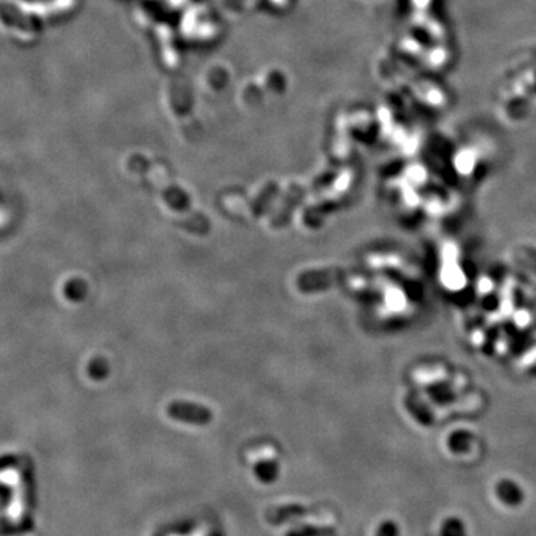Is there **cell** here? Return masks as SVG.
Masks as SVG:
<instances>
[{
    "mask_svg": "<svg viewBox=\"0 0 536 536\" xmlns=\"http://www.w3.org/2000/svg\"><path fill=\"white\" fill-rule=\"evenodd\" d=\"M169 415L176 420L192 424H208L212 420V413L208 408L188 403H173L169 407Z\"/></svg>",
    "mask_w": 536,
    "mask_h": 536,
    "instance_id": "cell-1",
    "label": "cell"
},
{
    "mask_svg": "<svg viewBox=\"0 0 536 536\" xmlns=\"http://www.w3.org/2000/svg\"><path fill=\"white\" fill-rule=\"evenodd\" d=\"M494 493H496L498 499L506 506H520L525 501L523 490H521L516 481L510 478L499 480L496 486H494Z\"/></svg>",
    "mask_w": 536,
    "mask_h": 536,
    "instance_id": "cell-2",
    "label": "cell"
},
{
    "mask_svg": "<svg viewBox=\"0 0 536 536\" xmlns=\"http://www.w3.org/2000/svg\"><path fill=\"white\" fill-rule=\"evenodd\" d=\"M472 443V436L468 432H455L450 435L448 438V447L451 451L458 453V455H462V453H466L470 450Z\"/></svg>",
    "mask_w": 536,
    "mask_h": 536,
    "instance_id": "cell-3",
    "label": "cell"
},
{
    "mask_svg": "<svg viewBox=\"0 0 536 536\" xmlns=\"http://www.w3.org/2000/svg\"><path fill=\"white\" fill-rule=\"evenodd\" d=\"M439 536H466L463 521L458 517H448L439 530Z\"/></svg>",
    "mask_w": 536,
    "mask_h": 536,
    "instance_id": "cell-4",
    "label": "cell"
},
{
    "mask_svg": "<svg viewBox=\"0 0 536 536\" xmlns=\"http://www.w3.org/2000/svg\"><path fill=\"white\" fill-rule=\"evenodd\" d=\"M256 475L263 483H271L278 477V465L273 462H264L256 466Z\"/></svg>",
    "mask_w": 536,
    "mask_h": 536,
    "instance_id": "cell-5",
    "label": "cell"
},
{
    "mask_svg": "<svg viewBox=\"0 0 536 536\" xmlns=\"http://www.w3.org/2000/svg\"><path fill=\"white\" fill-rule=\"evenodd\" d=\"M376 536H400V528L392 520H386L379 526Z\"/></svg>",
    "mask_w": 536,
    "mask_h": 536,
    "instance_id": "cell-6",
    "label": "cell"
},
{
    "mask_svg": "<svg viewBox=\"0 0 536 536\" xmlns=\"http://www.w3.org/2000/svg\"><path fill=\"white\" fill-rule=\"evenodd\" d=\"M328 530L325 529H316V528H304V529H295L291 530L286 536H323Z\"/></svg>",
    "mask_w": 536,
    "mask_h": 536,
    "instance_id": "cell-7",
    "label": "cell"
}]
</instances>
